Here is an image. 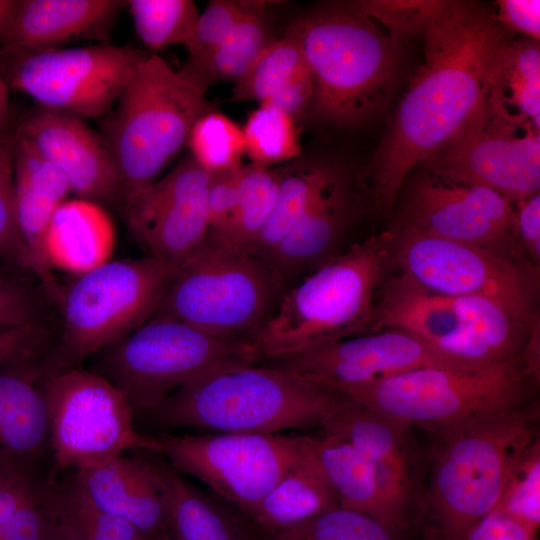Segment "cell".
<instances>
[{
  "label": "cell",
  "mask_w": 540,
  "mask_h": 540,
  "mask_svg": "<svg viewBox=\"0 0 540 540\" xmlns=\"http://www.w3.org/2000/svg\"><path fill=\"white\" fill-rule=\"evenodd\" d=\"M114 244L113 223L104 208L81 198L59 205L43 240L49 267L78 275L108 262Z\"/></svg>",
  "instance_id": "obj_26"
},
{
  "label": "cell",
  "mask_w": 540,
  "mask_h": 540,
  "mask_svg": "<svg viewBox=\"0 0 540 540\" xmlns=\"http://www.w3.org/2000/svg\"><path fill=\"white\" fill-rule=\"evenodd\" d=\"M537 537L540 525V437L522 455L493 509Z\"/></svg>",
  "instance_id": "obj_41"
},
{
  "label": "cell",
  "mask_w": 540,
  "mask_h": 540,
  "mask_svg": "<svg viewBox=\"0 0 540 540\" xmlns=\"http://www.w3.org/2000/svg\"><path fill=\"white\" fill-rule=\"evenodd\" d=\"M179 268L153 256L108 261L59 291L67 360H81L144 324Z\"/></svg>",
  "instance_id": "obj_12"
},
{
  "label": "cell",
  "mask_w": 540,
  "mask_h": 540,
  "mask_svg": "<svg viewBox=\"0 0 540 540\" xmlns=\"http://www.w3.org/2000/svg\"><path fill=\"white\" fill-rule=\"evenodd\" d=\"M356 3L365 14L405 40L408 36H420L446 1L362 0Z\"/></svg>",
  "instance_id": "obj_42"
},
{
  "label": "cell",
  "mask_w": 540,
  "mask_h": 540,
  "mask_svg": "<svg viewBox=\"0 0 540 540\" xmlns=\"http://www.w3.org/2000/svg\"><path fill=\"white\" fill-rule=\"evenodd\" d=\"M143 540H173L168 531L143 536Z\"/></svg>",
  "instance_id": "obj_57"
},
{
  "label": "cell",
  "mask_w": 540,
  "mask_h": 540,
  "mask_svg": "<svg viewBox=\"0 0 540 540\" xmlns=\"http://www.w3.org/2000/svg\"><path fill=\"white\" fill-rule=\"evenodd\" d=\"M343 167L327 160L282 167L273 209L248 251L266 262Z\"/></svg>",
  "instance_id": "obj_30"
},
{
  "label": "cell",
  "mask_w": 540,
  "mask_h": 540,
  "mask_svg": "<svg viewBox=\"0 0 540 540\" xmlns=\"http://www.w3.org/2000/svg\"><path fill=\"white\" fill-rule=\"evenodd\" d=\"M540 376L523 358L467 367H426L353 386L339 394L428 433L467 419L526 405Z\"/></svg>",
  "instance_id": "obj_8"
},
{
  "label": "cell",
  "mask_w": 540,
  "mask_h": 540,
  "mask_svg": "<svg viewBox=\"0 0 540 540\" xmlns=\"http://www.w3.org/2000/svg\"><path fill=\"white\" fill-rule=\"evenodd\" d=\"M60 496L86 540H143L133 524L97 509L73 487Z\"/></svg>",
  "instance_id": "obj_44"
},
{
  "label": "cell",
  "mask_w": 540,
  "mask_h": 540,
  "mask_svg": "<svg viewBox=\"0 0 540 540\" xmlns=\"http://www.w3.org/2000/svg\"><path fill=\"white\" fill-rule=\"evenodd\" d=\"M370 201L368 185L343 167L266 261L286 290L356 243L351 235Z\"/></svg>",
  "instance_id": "obj_19"
},
{
  "label": "cell",
  "mask_w": 540,
  "mask_h": 540,
  "mask_svg": "<svg viewBox=\"0 0 540 540\" xmlns=\"http://www.w3.org/2000/svg\"><path fill=\"white\" fill-rule=\"evenodd\" d=\"M490 92L513 114L539 129V41L523 37L503 44L497 56Z\"/></svg>",
  "instance_id": "obj_33"
},
{
  "label": "cell",
  "mask_w": 540,
  "mask_h": 540,
  "mask_svg": "<svg viewBox=\"0 0 540 540\" xmlns=\"http://www.w3.org/2000/svg\"><path fill=\"white\" fill-rule=\"evenodd\" d=\"M187 146L191 157L210 174L242 163L241 158L245 154L242 128L216 110L196 121Z\"/></svg>",
  "instance_id": "obj_40"
},
{
  "label": "cell",
  "mask_w": 540,
  "mask_h": 540,
  "mask_svg": "<svg viewBox=\"0 0 540 540\" xmlns=\"http://www.w3.org/2000/svg\"><path fill=\"white\" fill-rule=\"evenodd\" d=\"M213 110L206 91L158 54L147 55L99 122L98 132L119 175L121 209L156 181L187 145L196 121Z\"/></svg>",
  "instance_id": "obj_6"
},
{
  "label": "cell",
  "mask_w": 540,
  "mask_h": 540,
  "mask_svg": "<svg viewBox=\"0 0 540 540\" xmlns=\"http://www.w3.org/2000/svg\"><path fill=\"white\" fill-rule=\"evenodd\" d=\"M289 27L313 77L308 116L339 128L360 127L388 107L400 80L404 39L356 1L322 5Z\"/></svg>",
  "instance_id": "obj_3"
},
{
  "label": "cell",
  "mask_w": 540,
  "mask_h": 540,
  "mask_svg": "<svg viewBox=\"0 0 540 540\" xmlns=\"http://www.w3.org/2000/svg\"><path fill=\"white\" fill-rule=\"evenodd\" d=\"M317 458L339 499V507L364 513L383 524L374 471L353 446L323 433L311 436Z\"/></svg>",
  "instance_id": "obj_32"
},
{
  "label": "cell",
  "mask_w": 540,
  "mask_h": 540,
  "mask_svg": "<svg viewBox=\"0 0 540 540\" xmlns=\"http://www.w3.org/2000/svg\"><path fill=\"white\" fill-rule=\"evenodd\" d=\"M463 540H537L510 517L492 510L465 535Z\"/></svg>",
  "instance_id": "obj_51"
},
{
  "label": "cell",
  "mask_w": 540,
  "mask_h": 540,
  "mask_svg": "<svg viewBox=\"0 0 540 540\" xmlns=\"http://www.w3.org/2000/svg\"><path fill=\"white\" fill-rule=\"evenodd\" d=\"M539 426L536 399L429 433L412 528L463 540L496 507L518 461L540 437Z\"/></svg>",
  "instance_id": "obj_2"
},
{
  "label": "cell",
  "mask_w": 540,
  "mask_h": 540,
  "mask_svg": "<svg viewBox=\"0 0 540 540\" xmlns=\"http://www.w3.org/2000/svg\"><path fill=\"white\" fill-rule=\"evenodd\" d=\"M311 78L301 44L288 27L234 83L231 100L265 104L287 88Z\"/></svg>",
  "instance_id": "obj_34"
},
{
  "label": "cell",
  "mask_w": 540,
  "mask_h": 540,
  "mask_svg": "<svg viewBox=\"0 0 540 540\" xmlns=\"http://www.w3.org/2000/svg\"><path fill=\"white\" fill-rule=\"evenodd\" d=\"M49 524V499H40L32 491L9 520L3 540H46Z\"/></svg>",
  "instance_id": "obj_48"
},
{
  "label": "cell",
  "mask_w": 540,
  "mask_h": 540,
  "mask_svg": "<svg viewBox=\"0 0 540 540\" xmlns=\"http://www.w3.org/2000/svg\"><path fill=\"white\" fill-rule=\"evenodd\" d=\"M243 163L210 174L207 194L209 233L228 242L238 202V185Z\"/></svg>",
  "instance_id": "obj_46"
},
{
  "label": "cell",
  "mask_w": 540,
  "mask_h": 540,
  "mask_svg": "<svg viewBox=\"0 0 540 540\" xmlns=\"http://www.w3.org/2000/svg\"><path fill=\"white\" fill-rule=\"evenodd\" d=\"M398 329L446 356L476 364L480 346L460 297L435 293L399 272L384 278L375 297L373 332Z\"/></svg>",
  "instance_id": "obj_21"
},
{
  "label": "cell",
  "mask_w": 540,
  "mask_h": 540,
  "mask_svg": "<svg viewBox=\"0 0 540 540\" xmlns=\"http://www.w3.org/2000/svg\"><path fill=\"white\" fill-rule=\"evenodd\" d=\"M285 291L265 261L208 233L170 280L150 318L173 319L249 345Z\"/></svg>",
  "instance_id": "obj_7"
},
{
  "label": "cell",
  "mask_w": 540,
  "mask_h": 540,
  "mask_svg": "<svg viewBox=\"0 0 540 540\" xmlns=\"http://www.w3.org/2000/svg\"><path fill=\"white\" fill-rule=\"evenodd\" d=\"M125 6L138 37L152 51L174 44L185 47L200 14L192 0H128Z\"/></svg>",
  "instance_id": "obj_35"
},
{
  "label": "cell",
  "mask_w": 540,
  "mask_h": 540,
  "mask_svg": "<svg viewBox=\"0 0 540 540\" xmlns=\"http://www.w3.org/2000/svg\"><path fill=\"white\" fill-rule=\"evenodd\" d=\"M242 130L245 154L253 164L271 167L300 154L295 118L276 107L259 105L248 115Z\"/></svg>",
  "instance_id": "obj_37"
},
{
  "label": "cell",
  "mask_w": 540,
  "mask_h": 540,
  "mask_svg": "<svg viewBox=\"0 0 540 540\" xmlns=\"http://www.w3.org/2000/svg\"><path fill=\"white\" fill-rule=\"evenodd\" d=\"M353 446L372 465L379 497L399 503L413 492L422 450L410 427L339 394L320 427Z\"/></svg>",
  "instance_id": "obj_22"
},
{
  "label": "cell",
  "mask_w": 540,
  "mask_h": 540,
  "mask_svg": "<svg viewBox=\"0 0 540 540\" xmlns=\"http://www.w3.org/2000/svg\"><path fill=\"white\" fill-rule=\"evenodd\" d=\"M418 166L452 181L487 187L513 205L539 192V129L489 92L468 125Z\"/></svg>",
  "instance_id": "obj_15"
},
{
  "label": "cell",
  "mask_w": 540,
  "mask_h": 540,
  "mask_svg": "<svg viewBox=\"0 0 540 540\" xmlns=\"http://www.w3.org/2000/svg\"><path fill=\"white\" fill-rule=\"evenodd\" d=\"M415 531V530H414ZM417 533L416 540H450L447 537L430 530L415 531Z\"/></svg>",
  "instance_id": "obj_56"
},
{
  "label": "cell",
  "mask_w": 540,
  "mask_h": 540,
  "mask_svg": "<svg viewBox=\"0 0 540 540\" xmlns=\"http://www.w3.org/2000/svg\"><path fill=\"white\" fill-rule=\"evenodd\" d=\"M47 371L31 363L0 372V453L34 454L50 436L47 405L36 385Z\"/></svg>",
  "instance_id": "obj_29"
},
{
  "label": "cell",
  "mask_w": 540,
  "mask_h": 540,
  "mask_svg": "<svg viewBox=\"0 0 540 540\" xmlns=\"http://www.w3.org/2000/svg\"><path fill=\"white\" fill-rule=\"evenodd\" d=\"M16 4V0H0V30Z\"/></svg>",
  "instance_id": "obj_55"
},
{
  "label": "cell",
  "mask_w": 540,
  "mask_h": 540,
  "mask_svg": "<svg viewBox=\"0 0 540 540\" xmlns=\"http://www.w3.org/2000/svg\"><path fill=\"white\" fill-rule=\"evenodd\" d=\"M50 524L46 540H86L66 510L60 494L49 498Z\"/></svg>",
  "instance_id": "obj_52"
},
{
  "label": "cell",
  "mask_w": 540,
  "mask_h": 540,
  "mask_svg": "<svg viewBox=\"0 0 540 540\" xmlns=\"http://www.w3.org/2000/svg\"><path fill=\"white\" fill-rule=\"evenodd\" d=\"M48 331L40 324L0 330V368L35 362L45 350Z\"/></svg>",
  "instance_id": "obj_47"
},
{
  "label": "cell",
  "mask_w": 540,
  "mask_h": 540,
  "mask_svg": "<svg viewBox=\"0 0 540 540\" xmlns=\"http://www.w3.org/2000/svg\"><path fill=\"white\" fill-rule=\"evenodd\" d=\"M496 3L495 17L509 33H519L526 38L539 41V0H501Z\"/></svg>",
  "instance_id": "obj_50"
},
{
  "label": "cell",
  "mask_w": 540,
  "mask_h": 540,
  "mask_svg": "<svg viewBox=\"0 0 540 540\" xmlns=\"http://www.w3.org/2000/svg\"><path fill=\"white\" fill-rule=\"evenodd\" d=\"M389 229L393 233L391 265L420 285L445 296L485 297L528 324L540 321L539 270L518 243L477 245L409 228Z\"/></svg>",
  "instance_id": "obj_10"
},
{
  "label": "cell",
  "mask_w": 540,
  "mask_h": 540,
  "mask_svg": "<svg viewBox=\"0 0 540 540\" xmlns=\"http://www.w3.org/2000/svg\"><path fill=\"white\" fill-rule=\"evenodd\" d=\"M256 363L287 370L336 393L419 368L477 365L441 354L398 329L322 343Z\"/></svg>",
  "instance_id": "obj_17"
},
{
  "label": "cell",
  "mask_w": 540,
  "mask_h": 540,
  "mask_svg": "<svg viewBox=\"0 0 540 540\" xmlns=\"http://www.w3.org/2000/svg\"><path fill=\"white\" fill-rule=\"evenodd\" d=\"M148 54L108 42L0 52V76L9 91L30 96L38 106L84 119L101 118Z\"/></svg>",
  "instance_id": "obj_13"
},
{
  "label": "cell",
  "mask_w": 540,
  "mask_h": 540,
  "mask_svg": "<svg viewBox=\"0 0 540 540\" xmlns=\"http://www.w3.org/2000/svg\"><path fill=\"white\" fill-rule=\"evenodd\" d=\"M392 241L390 229L372 234L289 287L249 344L255 363L373 332Z\"/></svg>",
  "instance_id": "obj_5"
},
{
  "label": "cell",
  "mask_w": 540,
  "mask_h": 540,
  "mask_svg": "<svg viewBox=\"0 0 540 540\" xmlns=\"http://www.w3.org/2000/svg\"><path fill=\"white\" fill-rule=\"evenodd\" d=\"M76 471L73 488L97 509L130 522L143 536L168 531L150 459L123 454Z\"/></svg>",
  "instance_id": "obj_24"
},
{
  "label": "cell",
  "mask_w": 540,
  "mask_h": 540,
  "mask_svg": "<svg viewBox=\"0 0 540 540\" xmlns=\"http://www.w3.org/2000/svg\"><path fill=\"white\" fill-rule=\"evenodd\" d=\"M311 448L304 459L265 495L246 516L257 538L301 525L339 507L336 491Z\"/></svg>",
  "instance_id": "obj_27"
},
{
  "label": "cell",
  "mask_w": 540,
  "mask_h": 540,
  "mask_svg": "<svg viewBox=\"0 0 540 540\" xmlns=\"http://www.w3.org/2000/svg\"><path fill=\"white\" fill-rule=\"evenodd\" d=\"M17 119L12 115L0 130V262L21 271H33L29 252L18 228L15 208Z\"/></svg>",
  "instance_id": "obj_38"
},
{
  "label": "cell",
  "mask_w": 540,
  "mask_h": 540,
  "mask_svg": "<svg viewBox=\"0 0 540 540\" xmlns=\"http://www.w3.org/2000/svg\"><path fill=\"white\" fill-rule=\"evenodd\" d=\"M210 173L187 155L123 207L128 227L149 252L179 268L209 233Z\"/></svg>",
  "instance_id": "obj_18"
},
{
  "label": "cell",
  "mask_w": 540,
  "mask_h": 540,
  "mask_svg": "<svg viewBox=\"0 0 540 540\" xmlns=\"http://www.w3.org/2000/svg\"><path fill=\"white\" fill-rule=\"evenodd\" d=\"M39 386L49 416L51 475L90 467L132 449L160 454L159 438L138 432L126 396L105 377L63 368L43 377Z\"/></svg>",
  "instance_id": "obj_11"
},
{
  "label": "cell",
  "mask_w": 540,
  "mask_h": 540,
  "mask_svg": "<svg viewBox=\"0 0 540 540\" xmlns=\"http://www.w3.org/2000/svg\"><path fill=\"white\" fill-rule=\"evenodd\" d=\"M173 540H258L234 514L191 485L169 463L150 459Z\"/></svg>",
  "instance_id": "obj_28"
},
{
  "label": "cell",
  "mask_w": 540,
  "mask_h": 540,
  "mask_svg": "<svg viewBox=\"0 0 540 540\" xmlns=\"http://www.w3.org/2000/svg\"><path fill=\"white\" fill-rule=\"evenodd\" d=\"M97 353L94 372L124 393L134 415L150 413L174 392L213 369L255 363L248 344L158 317Z\"/></svg>",
  "instance_id": "obj_9"
},
{
  "label": "cell",
  "mask_w": 540,
  "mask_h": 540,
  "mask_svg": "<svg viewBox=\"0 0 540 540\" xmlns=\"http://www.w3.org/2000/svg\"><path fill=\"white\" fill-rule=\"evenodd\" d=\"M14 189L17 224L29 252L33 272L55 296L59 288L47 263L43 240L54 212L66 201L72 188L55 165L18 136L14 155Z\"/></svg>",
  "instance_id": "obj_25"
},
{
  "label": "cell",
  "mask_w": 540,
  "mask_h": 540,
  "mask_svg": "<svg viewBox=\"0 0 540 540\" xmlns=\"http://www.w3.org/2000/svg\"><path fill=\"white\" fill-rule=\"evenodd\" d=\"M509 34L493 10L474 1H446L426 26L425 60L365 176L380 213L390 215L408 175L480 112Z\"/></svg>",
  "instance_id": "obj_1"
},
{
  "label": "cell",
  "mask_w": 540,
  "mask_h": 540,
  "mask_svg": "<svg viewBox=\"0 0 540 540\" xmlns=\"http://www.w3.org/2000/svg\"><path fill=\"white\" fill-rule=\"evenodd\" d=\"M517 242L529 262L540 270V194L516 203Z\"/></svg>",
  "instance_id": "obj_49"
},
{
  "label": "cell",
  "mask_w": 540,
  "mask_h": 540,
  "mask_svg": "<svg viewBox=\"0 0 540 540\" xmlns=\"http://www.w3.org/2000/svg\"><path fill=\"white\" fill-rule=\"evenodd\" d=\"M390 215V227L447 240L477 245L518 243L515 209L503 196L424 168L408 175Z\"/></svg>",
  "instance_id": "obj_16"
},
{
  "label": "cell",
  "mask_w": 540,
  "mask_h": 540,
  "mask_svg": "<svg viewBox=\"0 0 540 540\" xmlns=\"http://www.w3.org/2000/svg\"><path fill=\"white\" fill-rule=\"evenodd\" d=\"M9 92L4 80L0 76V130L13 115L9 106Z\"/></svg>",
  "instance_id": "obj_54"
},
{
  "label": "cell",
  "mask_w": 540,
  "mask_h": 540,
  "mask_svg": "<svg viewBox=\"0 0 540 540\" xmlns=\"http://www.w3.org/2000/svg\"><path fill=\"white\" fill-rule=\"evenodd\" d=\"M265 1H247V9L226 39L205 58L184 63L179 70L196 86L207 89L219 82L238 81L262 51L275 41Z\"/></svg>",
  "instance_id": "obj_31"
},
{
  "label": "cell",
  "mask_w": 540,
  "mask_h": 540,
  "mask_svg": "<svg viewBox=\"0 0 540 540\" xmlns=\"http://www.w3.org/2000/svg\"><path fill=\"white\" fill-rule=\"evenodd\" d=\"M361 512L337 507L301 525L258 540H409Z\"/></svg>",
  "instance_id": "obj_39"
},
{
  "label": "cell",
  "mask_w": 540,
  "mask_h": 540,
  "mask_svg": "<svg viewBox=\"0 0 540 540\" xmlns=\"http://www.w3.org/2000/svg\"><path fill=\"white\" fill-rule=\"evenodd\" d=\"M179 473L205 483L247 516L311 448L309 435L184 434L158 436Z\"/></svg>",
  "instance_id": "obj_14"
},
{
  "label": "cell",
  "mask_w": 540,
  "mask_h": 540,
  "mask_svg": "<svg viewBox=\"0 0 540 540\" xmlns=\"http://www.w3.org/2000/svg\"><path fill=\"white\" fill-rule=\"evenodd\" d=\"M125 7L122 0H16L0 30V52L60 48L66 43H107Z\"/></svg>",
  "instance_id": "obj_23"
},
{
  "label": "cell",
  "mask_w": 540,
  "mask_h": 540,
  "mask_svg": "<svg viewBox=\"0 0 540 540\" xmlns=\"http://www.w3.org/2000/svg\"><path fill=\"white\" fill-rule=\"evenodd\" d=\"M32 491L24 477L0 491V540L14 512Z\"/></svg>",
  "instance_id": "obj_53"
},
{
  "label": "cell",
  "mask_w": 540,
  "mask_h": 540,
  "mask_svg": "<svg viewBox=\"0 0 540 540\" xmlns=\"http://www.w3.org/2000/svg\"><path fill=\"white\" fill-rule=\"evenodd\" d=\"M247 1L213 0L199 14L194 33L185 46V63H194L214 51L243 17Z\"/></svg>",
  "instance_id": "obj_43"
},
{
  "label": "cell",
  "mask_w": 540,
  "mask_h": 540,
  "mask_svg": "<svg viewBox=\"0 0 540 540\" xmlns=\"http://www.w3.org/2000/svg\"><path fill=\"white\" fill-rule=\"evenodd\" d=\"M17 133L66 176L78 198L121 208L114 161L100 133L84 118L36 105L18 116Z\"/></svg>",
  "instance_id": "obj_20"
},
{
  "label": "cell",
  "mask_w": 540,
  "mask_h": 540,
  "mask_svg": "<svg viewBox=\"0 0 540 540\" xmlns=\"http://www.w3.org/2000/svg\"><path fill=\"white\" fill-rule=\"evenodd\" d=\"M338 395L287 370L238 363L199 376L146 415L167 429L274 434L321 427Z\"/></svg>",
  "instance_id": "obj_4"
},
{
  "label": "cell",
  "mask_w": 540,
  "mask_h": 540,
  "mask_svg": "<svg viewBox=\"0 0 540 540\" xmlns=\"http://www.w3.org/2000/svg\"><path fill=\"white\" fill-rule=\"evenodd\" d=\"M19 271L0 264V330L39 323L37 295Z\"/></svg>",
  "instance_id": "obj_45"
},
{
  "label": "cell",
  "mask_w": 540,
  "mask_h": 540,
  "mask_svg": "<svg viewBox=\"0 0 540 540\" xmlns=\"http://www.w3.org/2000/svg\"><path fill=\"white\" fill-rule=\"evenodd\" d=\"M280 173L281 168L242 165L229 243L250 249L273 209Z\"/></svg>",
  "instance_id": "obj_36"
}]
</instances>
